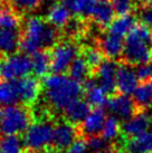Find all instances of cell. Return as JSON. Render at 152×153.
Segmentation results:
<instances>
[{"label":"cell","instance_id":"1","mask_svg":"<svg viewBox=\"0 0 152 153\" xmlns=\"http://www.w3.org/2000/svg\"><path fill=\"white\" fill-rule=\"evenodd\" d=\"M59 40V29L42 18L33 16L27 19L20 38V49L31 55L40 49L55 47Z\"/></svg>","mask_w":152,"mask_h":153},{"label":"cell","instance_id":"2","mask_svg":"<svg viewBox=\"0 0 152 153\" xmlns=\"http://www.w3.org/2000/svg\"><path fill=\"white\" fill-rule=\"evenodd\" d=\"M83 85L66 74H53L44 81V94L48 105L63 112L83 94Z\"/></svg>","mask_w":152,"mask_h":153},{"label":"cell","instance_id":"3","mask_svg":"<svg viewBox=\"0 0 152 153\" xmlns=\"http://www.w3.org/2000/svg\"><path fill=\"white\" fill-rule=\"evenodd\" d=\"M122 60L132 66L152 62V29L136 24L124 39Z\"/></svg>","mask_w":152,"mask_h":153},{"label":"cell","instance_id":"4","mask_svg":"<svg viewBox=\"0 0 152 153\" xmlns=\"http://www.w3.org/2000/svg\"><path fill=\"white\" fill-rule=\"evenodd\" d=\"M33 122V115L26 105H9L4 108L1 133L4 135H19L25 133Z\"/></svg>","mask_w":152,"mask_h":153},{"label":"cell","instance_id":"5","mask_svg":"<svg viewBox=\"0 0 152 153\" xmlns=\"http://www.w3.org/2000/svg\"><path fill=\"white\" fill-rule=\"evenodd\" d=\"M31 71V58L22 53L0 57V79L13 82L28 76Z\"/></svg>","mask_w":152,"mask_h":153},{"label":"cell","instance_id":"6","mask_svg":"<svg viewBox=\"0 0 152 153\" xmlns=\"http://www.w3.org/2000/svg\"><path fill=\"white\" fill-rule=\"evenodd\" d=\"M54 124L42 120L30 125L24 135V144L30 151H44L53 143L54 139Z\"/></svg>","mask_w":152,"mask_h":153},{"label":"cell","instance_id":"7","mask_svg":"<svg viewBox=\"0 0 152 153\" xmlns=\"http://www.w3.org/2000/svg\"><path fill=\"white\" fill-rule=\"evenodd\" d=\"M80 47L71 40L58 43L51 51V71L53 74H65L80 54Z\"/></svg>","mask_w":152,"mask_h":153},{"label":"cell","instance_id":"8","mask_svg":"<svg viewBox=\"0 0 152 153\" xmlns=\"http://www.w3.org/2000/svg\"><path fill=\"white\" fill-rule=\"evenodd\" d=\"M13 86L17 96L18 102L22 103V105L29 106L37 101L40 94V82L37 77L26 76L16 81H13Z\"/></svg>","mask_w":152,"mask_h":153},{"label":"cell","instance_id":"9","mask_svg":"<svg viewBox=\"0 0 152 153\" xmlns=\"http://www.w3.org/2000/svg\"><path fill=\"white\" fill-rule=\"evenodd\" d=\"M106 110L110 112L111 115L125 122L138 112V107L133 98L130 96L123 94H113L106 102Z\"/></svg>","mask_w":152,"mask_h":153},{"label":"cell","instance_id":"10","mask_svg":"<svg viewBox=\"0 0 152 153\" xmlns=\"http://www.w3.org/2000/svg\"><path fill=\"white\" fill-rule=\"evenodd\" d=\"M152 124V117L145 110H138L133 116L123 122L121 125V133L123 136L127 139H132L139 136L149 131Z\"/></svg>","mask_w":152,"mask_h":153},{"label":"cell","instance_id":"11","mask_svg":"<svg viewBox=\"0 0 152 153\" xmlns=\"http://www.w3.org/2000/svg\"><path fill=\"white\" fill-rule=\"evenodd\" d=\"M139 85V78L136 76L135 68L125 62L118 64L116 72V91L118 94L123 95H133L134 91Z\"/></svg>","mask_w":152,"mask_h":153},{"label":"cell","instance_id":"12","mask_svg":"<svg viewBox=\"0 0 152 153\" xmlns=\"http://www.w3.org/2000/svg\"><path fill=\"white\" fill-rule=\"evenodd\" d=\"M78 133L80 128H77V125L71 122L63 121L56 124L54 130V139H53L54 149L58 150L60 152H63L64 150H67L78 137Z\"/></svg>","mask_w":152,"mask_h":153},{"label":"cell","instance_id":"13","mask_svg":"<svg viewBox=\"0 0 152 153\" xmlns=\"http://www.w3.org/2000/svg\"><path fill=\"white\" fill-rule=\"evenodd\" d=\"M116 72L118 64L112 59H104L94 73L96 82L106 94L113 95L116 91Z\"/></svg>","mask_w":152,"mask_h":153},{"label":"cell","instance_id":"14","mask_svg":"<svg viewBox=\"0 0 152 153\" xmlns=\"http://www.w3.org/2000/svg\"><path fill=\"white\" fill-rule=\"evenodd\" d=\"M98 48L107 59L122 60L124 53V39L123 37L106 31L103 33L98 38Z\"/></svg>","mask_w":152,"mask_h":153},{"label":"cell","instance_id":"15","mask_svg":"<svg viewBox=\"0 0 152 153\" xmlns=\"http://www.w3.org/2000/svg\"><path fill=\"white\" fill-rule=\"evenodd\" d=\"M106 113L102 107H95L91 111L84 122L80 124V133L85 139H89L92 136H96L102 133L104 123L106 121Z\"/></svg>","mask_w":152,"mask_h":153},{"label":"cell","instance_id":"16","mask_svg":"<svg viewBox=\"0 0 152 153\" xmlns=\"http://www.w3.org/2000/svg\"><path fill=\"white\" fill-rule=\"evenodd\" d=\"M91 105L85 100H75L63 111L64 119L67 122L80 125L84 122V120L87 117V115L91 113Z\"/></svg>","mask_w":152,"mask_h":153},{"label":"cell","instance_id":"17","mask_svg":"<svg viewBox=\"0 0 152 153\" xmlns=\"http://www.w3.org/2000/svg\"><path fill=\"white\" fill-rule=\"evenodd\" d=\"M115 15L116 13L114 11L110 0H98L91 19L95 25H97L98 28L104 29L112 24V22L115 19L114 18Z\"/></svg>","mask_w":152,"mask_h":153},{"label":"cell","instance_id":"18","mask_svg":"<svg viewBox=\"0 0 152 153\" xmlns=\"http://www.w3.org/2000/svg\"><path fill=\"white\" fill-rule=\"evenodd\" d=\"M84 88L85 101L89 103L91 106L95 107H103L106 105L107 98H106V92L98 85L96 81L89 77L87 81L83 84Z\"/></svg>","mask_w":152,"mask_h":153},{"label":"cell","instance_id":"19","mask_svg":"<svg viewBox=\"0 0 152 153\" xmlns=\"http://www.w3.org/2000/svg\"><path fill=\"white\" fill-rule=\"evenodd\" d=\"M71 13L72 11L69 10V8L66 7L60 1V2L53 4L49 8L48 13H47L46 20L57 29H64V27L66 26V24L72 18L71 17Z\"/></svg>","mask_w":152,"mask_h":153},{"label":"cell","instance_id":"20","mask_svg":"<svg viewBox=\"0 0 152 153\" xmlns=\"http://www.w3.org/2000/svg\"><path fill=\"white\" fill-rule=\"evenodd\" d=\"M31 71L38 78H46L51 71V53L47 49H40L30 56Z\"/></svg>","mask_w":152,"mask_h":153},{"label":"cell","instance_id":"21","mask_svg":"<svg viewBox=\"0 0 152 153\" xmlns=\"http://www.w3.org/2000/svg\"><path fill=\"white\" fill-rule=\"evenodd\" d=\"M125 141V150L127 153H152V131Z\"/></svg>","mask_w":152,"mask_h":153},{"label":"cell","instance_id":"22","mask_svg":"<svg viewBox=\"0 0 152 153\" xmlns=\"http://www.w3.org/2000/svg\"><path fill=\"white\" fill-rule=\"evenodd\" d=\"M18 47H20V38L17 30L0 28V54H13Z\"/></svg>","mask_w":152,"mask_h":153},{"label":"cell","instance_id":"23","mask_svg":"<svg viewBox=\"0 0 152 153\" xmlns=\"http://www.w3.org/2000/svg\"><path fill=\"white\" fill-rule=\"evenodd\" d=\"M135 25H136V19L132 13L125 16H118V18H115L112 24L107 27V31L124 38L134 28Z\"/></svg>","mask_w":152,"mask_h":153},{"label":"cell","instance_id":"24","mask_svg":"<svg viewBox=\"0 0 152 153\" xmlns=\"http://www.w3.org/2000/svg\"><path fill=\"white\" fill-rule=\"evenodd\" d=\"M68 75L72 77L73 79L78 82L80 84H84L85 82L89 79L92 74V69L84 59V57L80 55L76 57L73 62L69 68H68Z\"/></svg>","mask_w":152,"mask_h":153},{"label":"cell","instance_id":"25","mask_svg":"<svg viewBox=\"0 0 152 153\" xmlns=\"http://www.w3.org/2000/svg\"><path fill=\"white\" fill-rule=\"evenodd\" d=\"M133 101L138 110H145L152 104V81L141 82L133 93Z\"/></svg>","mask_w":152,"mask_h":153},{"label":"cell","instance_id":"26","mask_svg":"<svg viewBox=\"0 0 152 153\" xmlns=\"http://www.w3.org/2000/svg\"><path fill=\"white\" fill-rule=\"evenodd\" d=\"M97 1L98 0H73L71 11L75 16L86 20L89 18H92Z\"/></svg>","mask_w":152,"mask_h":153},{"label":"cell","instance_id":"27","mask_svg":"<svg viewBox=\"0 0 152 153\" xmlns=\"http://www.w3.org/2000/svg\"><path fill=\"white\" fill-rule=\"evenodd\" d=\"M21 15L15 11L11 4L0 11V28L17 30L20 25Z\"/></svg>","mask_w":152,"mask_h":153},{"label":"cell","instance_id":"28","mask_svg":"<svg viewBox=\"0 0 152 153\" xmlns=\"http://www.w3.org/2000/svg\"><path fill=\"white\" fill-rule=\"evenodd\" d=\"M24 145L18 135H4L0 137V153H22Z\"/></svg>","mask_w":152,"mask_h":153},{"label":"cell","instance_id":"29","mask_svg":"<svg viewBox=\"0 0 152 153\" xmlns=\"http://www.w3.org/2000/svg\"><path fill=\"white\" fill-rule=\"evenodd\" d=\"M82 56L84 57V59L86 60V63L89 64L91 67L92 72H95L97 67L103 63L104 60V54L102 53L100 48L96 47H84L82 49Z\"/></svg>","mask_w":152,"mask_h":153},{"label":"cell","instance_id":"30","mask_svg":"<svg viewBox=\"0 0 152 153\" xmlns=\"http://www.w3.org/2000/svg\"><path fill=\"white\" fill-rule=\"evenodd\" d=\"M18 102L11 82L0 79V106H9Z\"/></svg>","mask_w":152,"mask_h":153},{"label":"cell","instance_id":"31","mask_svg":"<svg viewBox=\"0 0 152 153\" xmlns=\"http://www.w3.org/2000/svg\"><path fill=\"white\" fill-rule=\"evenodd\" d=\"M121 125L122 124L120 123L118 119H116L113 115L109 116L104 123L103 130H102V136L109 142H112L121 133Z\"/></svg>","mask_w":152,"mask_h":153},{"label":"cell","instance_id":"32","mask_svg":"<svg viewBox=\"0 0 152 153\" xmlns=\"http://www.w3.org/2000/svg\"><path fill=\"white\" fill-rule=\"evenodd\" d=\"M86 29V24H85L84 19L77 17H72L69 19V22L66 24L64 27V35H66L67 37H76L78 35H82Z\"/></svg>","mask_w":152,"mask_h":153},{"label":"cell","instance_id":"33","mask_svg":"<svg viewBox=\"0 0 152 153\" xmlns=\"http://www.w3.org/2000/svg\"><path fill=\"white\" fill-rule=\"evenodd\" d=\"M10 4L15 11L19 15L27 13H31L39 8L42 0H9Z\"/></svg>","mask_w":152,"mask_h":153},{"label":"cell","instance_id":"34","mask_svg":"<svg viewBox=\"0 0 152 153\" xmlns=\"http://www.w3.org/2000/svg\"><path fill=\"white\" fill-rule=\"evenodd\" d=\"M118 16L131 15L138 6V0H110Z\"/></svg>","mask_w":152,"mask_h":153},{"label":"cell","instance_id":"35","mask_svg":"<svg viewBox=\"0 0 152 153\" xmlns=\"http://www.w3.org/2000/svg\"><path fill=\"white\" fill-rule=\"evenodd\" d=\"M87 142H89V151H92L94 153H104L106 151H109L111 148L110 143H112V142L105 140L102 135L92 136V137L87 139Z\"/></svg>","mask_w":152,"mask_h":153},{"label":"cell","instance_id":"36","mask_svg":"<svg viewBox=\"0 0 152 153\" xmlns=\"http://www.w3.org/2000/svg\"><path fill=\"white\" fill-rule=\"evenodd\" d=\"M138 18L141 24L148 26L152 29V4L138 6Z\"/></svg>","mask_w":152,"mask_h":153},{"label":"cell","instance_id":"37","mask_svg":"<svg viewBox=\"0 0 152 153\" xmlns=\"http://www.w3.org/2000/svg\"><path fill=\"white\" fill-rule=\"evenodd\" d=\"M135 72L140 82L152 81V62L135 66Z\"/></svg>","mask_w":152,"mask_h":153},{"label":"cell","instance_id":"38","mask_svg":"<svg viewBox=\"0 0 152 153\" xmlns=\"http://www.w3.org/2000/svg\"><path fill=\"white\" fill-rule=\"evenodd\" d=\"M89 151V142L85 137H77L67 150L66 153H87Z\"/></svg>","mask_w":152,"mask_h":153},{"label":"cell","instance_id":"39","mask_svg":"<svg viewBox=\"0 0 152 153\" xmlns=\"http://www.w3.org/2000/svg\"><path fill=\"white\" fill-rule=\"evenodd\" d=\"M9 6H10V1L9 0H0V11L6 9Z\"/></svg>","mask_w":152,"mask_h":153},{"label":"cell","instance_id":"40","mask_svg":"<svg viewBox=\"0 0 152 153\" xmlns=\"http://www.w3.org/2000/svg\"><path fill=\"white\" fill-rule=\"evenodd\" d=\"M111 153H127V151L123 149H113L111 151Z\"/></svg>","mask_w":152,"mask_h":153},{"label":"cell","instance_id":"41","mask_svg":"<svg viewBox=\"0 0 152 153\" xmlns=\"http://www.w3.org/2000/svg\"><path fill=\"white\" fill-rule=\"evenodd\" d=\"M2 114H4V110L0 108V133H1V120H2Z\"/></svg>","mask_w":152,"mask_h":153},{"label":"cell","instance_id":"42","mask_svg":"<svg viewBox=\"0 0 152 153\" xmlns=\"http://www.w3.org/2000/svg\"><path fill=\"white\" fill-rule=\"evenodd\" d=\"M22 153H34V151H30V150H28L27 152H22Z\"/></svg>","mask_w":152,"mask_h":153},{"label":"cell","instance_id":"43","mask_svg":"<svg viewBox=\"0 0 152 153\" xmlns=\"http://www.w3.org/2000/svg\"><path fill=\"white\" fill-rule=\"evenodd\" d=\"M151 110H152V104H151Z\"/></svg>","mask_w":152,"mask_h":153}]
</instances>
